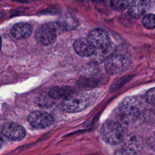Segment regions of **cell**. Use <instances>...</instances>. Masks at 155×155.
Here are the masks:
<instances>
[{
	"label": "cell",
	"mask_w": 155,
	"mask_h": 155,
	"mask_svg": "<svg viewBox=\"0 0 155 155\" xmlns=\"http://www.w3.org/2000/svg\"><path fill=\"white\" fill-rule=\"evenodd\" d=\"M74 93V90L69 86H55L51 88L48 94L50 97L54 99H65Z\"/></svg>",
	"instance_id": "12"
},
{
	"label": "cell",
	"mask_w": 155,
	"mask_h": 155,
	"mask_svg": "<svg viewBox=\"0 0 155 155\" xmlns=\"http://www.w3.org/2000/svg\"><path fill=\"white\" fill-rule=\"evenodd\" d=\"M2 137H1V136H0V148H1V147L2 146Z\"/></svg>",
	"instance_id": "17"
},
{
	"label": "cell",
	"mask_w": 155,
	"mask_h": 155,
	"mask_svg": "<svg viewBox=\"0 0 155 155\" xmlns=\"http://www.w3.org/2000/svg\"><path fill=\"white\" fill-rule=\"evenodd\" d=\"M29 124L36 128H44L53 124L54 119L48 113L42 111H35L28 116Z\"/></svg>",
	"instance_id": "7"
},
{
	"label": "cell",
	"mask_w": 155,
	"mask_h": 155,
	"mask_svg": "<svg viewBox=\"0 0 155 155\" xmlns=\"http://www.w3.org/2000/svg\"><path fill=\"white\" fill-rule=\"evenodd\" d=\"M2 134L12 140H21L25 136V129L16 123H6L1 129Z\"/></svg>",
	"instance_id": "8"
},
{
	"label": "cell",
	"mask_w": 155,
	"mask_h": 155,
	"mask_svg": "<svg viewBox=\"0 0 155 155\" xmlns=\"http://www.w3.org/2000/svg\"><path fill=\"white\" fill-rule=\"evenodd\" d=\"M142 102L136 96H128L122 101L119 106V113L125 123L134 121L139 116Z\"/></svg>",
	"instance_id": "1"
},
{
	"label": "cell",
	"mask_w": 155,
	"mask_h": 155,
	"mask_svg": "<svg viewBox=\"0 0 155 155\" xmlns=\"http://www.w3.org/2000/svg\"><path fill=\"white\" fill-rule=\"evenodd\" d=\"M36 37L38 41L44 45L53 44L57 37L56 26L53 24H47L42 25L37 30Z\"/></svg>",
	"instance_id": "6"
},
{
	"label": "cell",
	"mask_w": 155,
	"mask_h": 155,
	"mask_svg": "<svg viewBox=\"0 0 155 155\" xmlns=\"http://www.w3.org/2000/svg\"><path fill=\"white\" fill-rule=\"evenodd\" d=\"M101 136L103 140L107 143L115 145L122 140L124 138V130L117 122L107 121L101 128Z\"/></svg>",
	"instance_id": "2"
},
{
	"label": "cell",
	"mask_w": 155,
	"mask_h": 155,
	"mask_svg": "<svg viewBox=\"0 0 155 155\" xmlns=\"http://www.w3.org/2000/svg\"><path fill=\"white\" fill-rule=\"evenodd\" d=\"M143 25L148 29L155 28V15L149 13L144 15L142 19Z\"/></svg>",
	"instance_id": "15"
},
{
	"label": "cell",
	"mask_w": 155,
	"mask_h": 155,
	"mask_svg": "<svg viewBox=\"0 0 155 155\" xmlns=\"http://www.w3.org/2000/svg\"><path fill=\"white\" fill-rule=\"evenodd\" d=\"M131 65L130 59L124 55H117L110 57L105 63L106 72L111 75L120 74L126 71Z\"/></svg>",
	"instance_id": "3"
},
{
	"label": "cell",
	"mask_w": 155,
	"mask_h": 155,
	"mask_svg": "<svg viewBox=\"0 0 155 155\" xmlns=\"http://www.w3.org/2000/svg\"><path fill=\"white\" fill-rule=\"evenodd\" d=\"M145 100L148 104L155 105V87L150 88L147 91Z\"/></svg>",
	"instance_id": "16"
},
{
	"label": "cell",
	"mask_w": 155,
	"mask_h": 155,
	"mask_svg": "<svg viewBox=\"0 0 155 155\" xmlns=\"http://www.w3.org/2000/svg\"><path fill=\"white\" fill-rule=\"evenodd\" d=\"M1 38L0 36V50H1Z\"/></svg>",
	"instance_id": "18"
},
{
	"label": "cell",
	"mask_w": 155,
	"mask_h": 155,
	"mask_svg": "<svg viewBox=\"0 0 155 155\" xmlns=\"http://www.w3.org/2000/svg\"><path fill=\"white\" fill-rule=\"evenodd\" d=\"M59 25L66 30H72L78 25V21L73 16H65L59 22Z\"/></svg>",
	"instance_id": "13"
},
{
	"label": "cell",
	"mask_w": 155,
	"mask_h": 155,
	"mask_svg": "<svg viewBox=\"0 0 155 155\" xmlns=\"http://www.w3.org/2000/svg\"><path fill=\"white\" fill-rule=\"evenodd\" d=\"M150 4V0H133L129 5L128 13L132 17L139 18L147 12Z\"/></svg>",
	"instance_id": "9"
},
{
	"label": "cell",
	"mask_w": 155,
	"mask_h": 155,
	"mask_svg": "<svg viewBox=\"0 0 155 155\" xmlns=\"http://www.w3.org/2000/svg\"><path fill=\"white\" fill-rule=\"evenodd\" d=\"M87 39L90 44L98 50L104 49L111 44L108 33L102 28H95L88 35Z\"/></svg>",
	"instance_id": "5"
},
{
	"label": "cell",
	"mask_w": 155,
	"mask_h": 155,
	"mask_svg": "<svg viewBox=\"0 0 155 155\" xmlns=\"http://www.w3.org/2000/svg\"><path fill=\"white\" fill-rule=\"evenodd\" d=\"M32 31L31 27L25 22H19L15 24L11 30L12 36L18 39L28 38Z\"/></svg>",
	"instance_id": "11"
},
{
	"label": "cell",
	"mask_w": 155,
	"mask_h": 155,
	"mask_svg": "<svg viewBox=\"0 0 155 155\" xmlns=\"http://www.w3.org/2000/svg\"><path fill=\"white\" fill-rule=\"evenodd\" d=\"M75 51L83 57H90L95 53V48L90 44L87 39H78L76 40L73 44Z\"/></svg>",
	"instance_id": "10"
},
{
	"label": "cell",
	"mask_w": 155,
	"mask_h": 155,
	"mask_svg": "<svg viewBox=\"0 0 155 155\" xmlns=\"http://www.w3.org/2000/svg\"><path fill=\"white\" fill-rule=\"evenodd\" d=\"M111 8L116 12H122L127 8L130 5L128 0H111Z\"/></svg>",
	"instance_id": "14"
},
{
	"label": "cell",
	"mask_w": 155,
	"mask_h": 155,
	"mask_svg": "<svg viewBox=\"0 0 155 155\" xmlns=\"http://www.w3.org/2000/svg\"><path fill=\"white\" fill-rule=\"evenodd\" d=\"M88 104L87 98L83 94L73 93L64 99L62 106L64 110L67 112H79L85 109Z\"/></svg>",
	"instance_id": "4"
},
{
	"label": "cell",
	"mask_w": 155,
	"mask_h": 155,
	"mask_svg": "<svg viewBox=\"0 0 155 155\" xmlns=\"http://www.w3.org/2000/svg\"><path fill=\"white\" fill-rule=\"evenodd\" d=\"M92 1H96V2H99V1H102V0H92Z\"/></svg>",
	"instance_id": "19"
}]
</instances>
